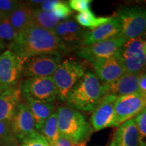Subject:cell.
<instances>
[{
    "label": "cell",
    "mask_w": 146,
    "mask_h": 146,
    "mask_svg": "<svg viewBox=\"0 0 146 146\" xmlns=\"http://www.w3.org/2000/svg\"><path fill=\"white\" fill-rule=\"evenodd\" d=\"M0 146H1V145H0Z\"/></svg>",
    "instance_id": "cell-39"
},
{
    "label": "cell",
    "mask_w": 146,
    "mask_h": 146,
    "mask_svg": "<svg viewBox=\"0 0 146 146\" xmlns=\"http://www.w3.org/2000/svg\"><path fill=\"white\" fill-rule=\"evenodd\" d=\"M21 96V85L18 84L0 89V120L12 123Z\"/></svg>",
    "instance_id": "cell-16"
},
{
    "label": "cell",
    "mask_w": 146,
    "mask_h": 146,
    "mask_svg": "<svg viewBox=\"0 0 146 146\" xmlns=\"http://www.w3.org/2000/svg\"><path fill=\"white\" fill-rule=\"evenodd\" d=\"M34 10L27 3L21 2L15 10L8 14L12 26L18 33L32 25Z\"/></svg>",
    "instance_id": "cell-21"
},
{
    "label": "cell",
    "mask_w": 146,
    "mask_h": 146,
    "mask_svg": "<svg viewBox=\"0 0 146 146\" xmlns=\"http://www.w3.org/2000/svg\"><path fill=\"white\" fill-rule=\"evenodd\" d=\"M60 1L58 0H48V1H44V2L41 4V10L47 11V12H52L56 5L59 3Z\"/></svg>",
    "instance_id": "cell-33"
},
{
    "label": "cell",
    "mask_w": 146,
    "mask_h": 146,
    "mask_svg": "<svg viewBox=\"0 0 146 146\" xmlns=\"http://www.w3.org/2000/svg\"><path fill=\"white\" fill-rule=\"evenodd\" d=\"M20 146H50L44 137L37 131L22 141Z\"/></svg>",
    "instance_id": "cell-28"
},
{
    "label": "cell",
    "mask_w": 146,
    "mask_h": 146,
    "mask_svg": "<svg viewBox=\"0 0 146 146\" xmlns=\"http://www.w3.org/2000/svg\"><path fill=\"white\" fill-rule=\"evenodd\" d=\"M21 90L24 98L45 103H52L58 97V90L52 76L27 78L21 85Z\"/></svg>",
    "instance_id": "cell-5"
},
{
    "label": "cell",
    "mask_w": 146,
    "mask_h": 146,
    "mask_svg": "<svg viewBox=\"0 0 146 146\" xmlns=\"http://www.w3.org/2000/svg\"><path fill=\"white\" fill-rule=\"evenodd\" d=\"M141 74V72H125L112 83H103L106 90L107 95L120 97L139 93V81Z\"/></svg>",
    "instance_id": "cell-18"
},
{
    "label": "cell",
    "mask_w": 146,
    "mask_h": 146,
    "mask_svg": "<svg viewBox=\"0 0 146 146\" xmlns=\"http://www.w3.org/2000/svg\"><path fill=\"white\" fill-rule=\"evenodd\" d=\"M40 131L50 146H54L56 144L60 136L57 112H54L48 118Z\"/></svg>",
    "instance_id": "cell-22"
},
{
    "label": "cell",
    "mask_w": 146,
    "mask_h": 146,
    "mask_svg": "<svg viewBox=\"0 0 146 146\" xmlns=\"http://www.w3.org/2000/svg\"><path fill=\"white\" fill-rule=\"evenodd\" d=\"M110 146H141L134 118L118 126Z\"/></svg>",
    "instance_id": "cell-19"
},
{
    "label": "cell",
    "mask_w": 146,
    "mask_h": 146,
    "mask_svg": "<svg viewBox=\"0 0 146 146\" xmlns=\"http://www.w3.org/2000/svg\"><path fill=\"white\" fill-rule=\"evenodd\" d=\"M23 62L34 56L61 54L68 50L54 31L47 30L32 24L18 33L16 41L8 47Z\"/></svg>",
    "instance_id": "cell-1"
},
{
    "label": "cell",
    "mask_w": 146,
    "mask_h": 146,
    "mask_svg": "<svg viewBox=\"0 0 146 146\" xmlns=\"http://www.w3.org/2000/svg\"><path fill=\"white\" fill-rule=\"evenodd\" d=\"M116 16L120 18L121 33L127 40L141 36L146 32V8L127 6L120 8Z\"/></svg>",
    "instance_id": "cell-6"
},
{
    "label": "cell",
    "mask_w": 146,
    "mask_h": 146,
    "mask_svg": "<svg viewBox=\"0 0 146 146\" xmlns=\"http://www.w3.org/2000/svg\"><path fill=\"white\" fill-rule=\"evenodd\" d=\"M5 15H7V14H5L4 13H3V12H0V21H1V19H2V18L4 17Z\"/></svg>",
    "instance_id": "cell-37"
},
{
    "label": "cell",
    "mask_w": 146,
    "mask_h": 146,
    "mask_svg": "<svg viewBox=\"0 0 146 146\" xmlns=\"http://www.w3.org/2000/svg\"><path fill=\"white\" fill-rule=\"evenodd\" d=\"M122 25L118 16H112L108 23L103 24L93 30L86 31L83 40L82 46H89L98 42L105 41L120 34Z\"/></svg>",
    "instance_id": "cell-17"
},
{
    "label": "cell",
    "mask_w": 146,
    "mask_h": 146,
    "mask_svg": "<svg viewBox=\"0 0 146 146\" xmlns=\"http://www.w3.org/2000/svg\"><path fill=\"white\" fill-rule=\"evenodd\" d=\"M141 146H146V108L134 118Z\"/></svg>",
    "instance_id": "cell-27"
},
{
    "label": "cell",
    "mask_w": 146,
    "mask_h": 146,
    "mask_svg": "<svg viewBox=\"0 0 146 146\" xmlns=\"http://www.w3.org/2000/svg\"><path fill=\"white\" fill-rule=\"evenodd\" d=\"M11 127L16 138L21 141L36 131L33 116L25 102L18 105Z\"/></svg>",
    "instance_id": "cell-14"
},
{
    "label": "cell",
    "mask_w": 146,
    "mask_h": 146,
    "mask_svg": "<svg viewBox=\"0 0 146 146\" xmlns=\"http://www.w3.org/2000/svg\"><path fill=\"white\" fill-rule=\"evenodd\" d=\"M85 145H86V142L78 143L67 137L60 135L57 142L54 146H85Z\"/></svg>",
    "instance_id": "cell-32"
},
{
    "label": "cell",
    "mask_w": 146,
    "mask_h": 146,
    "mask_svg": "<svg viewBox=\"0 0 146 146\" xmlns=\"http://www.w3.org/2000/svg\"><path fill=\"white\" fill-rule=\"evenodd\" d=\"M117 97L106 95L93 110L91 117V125L94 131H98L116 126L114 102Z\"/></svg>",
    "instance_id": "cell-13"
},
{
    "label": "cell",
    "mask_w": 146,
    "mask_h": 146,
    "mask_svg": "<svg viewBox=\"0 0 146 146\" xmlns=\"http://www.w3.org/2000/svg\"><path fill=\"white\" fill-rule=\"evenodd\" d=\"M5 45L0 41V52H1L2 50H3V49L5 48Z\"/></svg>",
    "instance_id": "cell-36"
},
{
    "label": "cell",
    "mask_w": 146,
    "mask_h": 146,
    "mask_svg": "<svg viewBox=\"0 0 146 146\" xmlns=\"http://www.w3.org/2000/svg\"><path fill=\"white\" fill-rule=\"evenodd\" d=\"M60 135L70 138L76 143L86 142L91 133V127L79 111L62 106L57 111Z\"/></svg>",
    "instance_id": "cell-3"
},
{
    "label": "cell",
    "mask_w": 146,
    "mask_h": 146,
    "mask_svg": "<svg viewBox=\"0 0 146 146\" xmlns=\"http://www.w3.org/2000/svg\"><path fill=\"white\" fill-rule=\"evenodd\" d=\"M60 21L52 12H47L41 9L34 10L32 24L47 30L54 31Z\"/></svg>",
    "instance_id": "cell-23"
},
{
    "label": "cell",
    "mask_w": 146,
    "mask_h": 146,
    "mask_svg": "<svg viewBox=\"0 0 146 146\" xmlns=\"http://www.w3.org/2000/svg\"><path fill=\"white\" fill-rule=\"evenodd\" d=\"M52 12L58 21L62 22L66 20V18H68L72 13V11L69 7L68 3L60 1Z\"/></svg>",
    "instance_id": "cell-29"
},
{
    "label": "cell",
    "mask_w": 146,
    "mask_h": 146,
    "mask_svg": "<svg viewBox=\"0 0 146 146\" xmlns=\"http://www.w3.org/2000/svg\"><path fill=\"white\" fill-rule=\"evenodd\" d=\"M85 72L86 68L83 64L76 60H66L60 64L52 77L60 101H66L68 93Z\"/></svg>",
    "instance_id": "cell-4"
},
{
    "label": "cell",
    "mask_w": 146,
    "mask_h": 146,
    "mask_svg": "<svg viewBox=\"0 0 146 146\" xmlns=\"http://www.w3.org/2000/svg\"><path fill=\"white\" fill-rule=\"evenodd\" d=\"M112 18L110 17H96L95 14L91 12V10L83 13H79L75 16V19L77 24L83 27H87L89 30L97 28L100 25L108 23Z\"/></svg>",
    "instance_id": "cell-24"
},
{
    "label": "cell",
    "mask_w": 146,
    "mask_h": 146,
    "mask_svg": "<svg viewBox=\"0 0 146 146\" xmlns=\"http://www.w3.org/2000/svg\"><path fill=\"white\" fill-rule=\"evenodd\" d=\"M126 72L141 73L146 66V54L141 36L127 40L120 49Z\"/></svg>",
    "instance_id": "cell-10"
},
{
    "label": "cell",
    "mask_w": 146,
    "mask_h": 146,
    "mask_svg": "<svg viewBox=\"0 0 146 146\" xmlns=\"http://www.w3.org/2000/svg\"><path fill=\"white\" fill-rule=\"evenodd\" d=\"M91 63L97 77L104 84L116 81L126 72L120 50L112 56L94 60Z\"/></svg>",
    "instance_id": "cell-11"
},
{
    "label": "cell",
    "mask_w": 146,
    "mask_h": 146,
    "mask_svg": "<svg viewBox=\"0 0 146 146\" xmlns=\"http://www.w3.org/2000/svg\"><path fill=\"white\" fill-rule=\"evenodd\" d=\"M92 1L91 0H70L68 5L71 10H74L80 13L90 10V5Z\"/></svg>",
    "instance_id": "cell-30"
},
{
    "label": "cell",
    "mask_w": 146,
    "mask_h": 146,
    "mask_svg": "<svg viewBox=\"0 0 146 146\" xmlns=\"http://www.w3.org/2000/svg\"><path fill=\"white\" fill-rule=\"evenodd\" d=\"M23 65V60L12 51L6 50L0 54V89L16 84Z\"/></svg>",
    "instance_id": "cell-12"
},
{
    "label": "cell",
    "mask_w": 146,
    "mask_h": 146,
    "mask_svg": "<svg viewBox=\"0 0 146 146\" xmlns=\"http://www.w3.org/2000/svg\"><path fill=\"white\" fill-rule=\"evenodd\" d=\"M25 100L33 116L36 131H40L45 121L54 112L55 105L53 103L41 102L28 98Z\"/></svg>",
    "instance_id": "cell-20"
},
{
    "label": "cell",
    "mask_w": 146,
    "mask_h": 146,
    "mask_svg": "<svg viewBox=\"0 0 146 146\" xmlns=\"http://www.w3.org/2000/svg\"><path fill=\"white\" fill-rule=\"evenodd\" d=\"M116 126L118 127L127 120L135 118L146 108V96L135 93L117 97L114 102Z\"/></svg>",
    "instance_id": "cell-9"
},
{
    "label": "cell",
    "mask_w": 146,
    "mask_h": 146,
    "mask_svg": "<svg viewBox=\"0 0 146 146\" xmlns=\"http://www.w3.org/2000/svg\"><path fill=\"white\" fill-rule=\"evenodd\" d=\"M30 2H32L33 3H43V2H44V1H39V0H32V1H31Z\"/></svg>",
    "instance_id": "cell-35"
},
{
    "label": "cell",
    "mask_w": 146,
    "mask_h": 146,
    "mask_svg": "<svg viewBox=\"0 0 146 146\" xmlns=\"http://www.w3.org/2000/svg\"><path fill=\"white\" fill-rule=\"evenodd\" d=\"M21 3V1L12 0H0V12L5 14H10Z\"/></svg>",
    "instance_id": "cell-31"
},
{
    "label": "cell",
    "mask_w": 146,
    "mask_h": 146,
    "mask_svg": "<svg viewBox=\"0 0 146 146\" xmlns=\"http://www.w3.org/2000/svg\"><path fill=\"white\" fill-rule=\"evenodd\" d=\"M11 123L0 120V145H12L16 141Z\"/></svg>",
    "instance_id": "cell-26"
},
{
    "label": "cell",
    "mask_w": 146,
    "mask_h": 146,
    "mask_svg": "<svg viewBox=\"0 0 146 146\" xmlns=\"http://www.w3.org/2000/svg\"><path fill=\"white\" fill-rule=\"evenodd\" d=\"M127 40L121 33L117 35L95 43L89 46H82L76 51V55L79 58L92 62L102 58H109L116 54Z\"/></svg>",
    "instance_id": "cell-7"
},
{
    "label": "cell",
    "mask_w": 146,
    "mask_h": 146,
    "mask_svg": "<svg viewBox=\"0 0 146 146\" xmlns=\"http://www.w3.org/2000/svg\"><path fill=\"white\" fill-rule=\"evenodd\" d=\"M18 35V33L12 26L8 14L5 15L0 21V41L9 47L14 41Z\"/></svg>",
    "instance_id": "cell-25"
},
{
    "label": "cell",
    "mask_w": 146,
    "mask_h": 146,
    "mask_svg": "<svg viewBox=\"0 0 146 146\" xmlns=\"http://www.w3.org/2000/svg\"><path fill=\"white\" fill-rule=\"evenodd\" d=\"M143 49H144V51H145V53L146 54V40L145 41H143Z\"/></svg>",
    "instance_id": "cell-38"
},
{
    "label": "cell",
    "mask_w": 146,
    "mask_h": 146,
    "mask_svg": "<svg viewBox=\"0 0 146 146\" xmlns=\"http://www.w3.org/2000/svg\"><path fill=\"white\" fill-rule=\"evenodd\" d=\"M106 95L104 85L94 72L88 71L72 87L66 101L76 110L91 112Z\"/></svg>",
    "instance_id": "cell-2"
},
{
    "label": "cell",
    "mask_w": 146,
    "mask_h": 146,
    "mask_svg": "<svg viewBox=\"0 0 146 146\" xmlns=\"http://www.w3.org/2000/svg\"><path fill=\"white\" fill-rule=\"evenodd\" d=\"M54 31L69 50V49L73 50L78 47H82L86 31L82 29L74 20L66 19L60 22Z\"/></svg>",
    "instance_id": "cell-15"
},
{
    "label": "cell",
    "mask_w": 146,
    "mask_h": 146,
    "mask_svg": "<svg viewBox=\"0 0 146 146\" xmlns=\"http://www.w3.org/2000/svg\"><path fill=\"white\" fill-rule=\"evenodd\" d=\"M139 91L146 96V74H141L139 81Z\"/></svg>",
    "instance_id": "cell-34"
},
{
    "label": "cell",
    "mask_w": 146,
    "mask_h": 146,
    "mask_svg": "<svg viewBox=\"0 0 146 146\" xmlns=\"http://www.w3.org/2000/svg\"><path fill=\"white\" fill-rule=\"evenodd\" d=\"M61 54L34 56L24 62L22 73L27 78L53 76L61 63Z\"/></svg>",
    "instance_id": "cell-8"
}]
</instances>
